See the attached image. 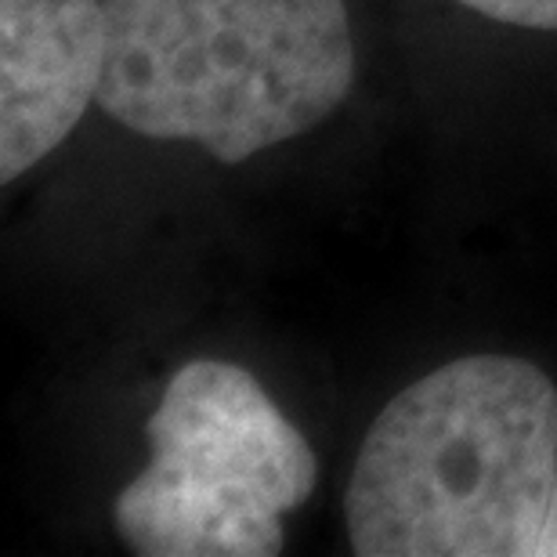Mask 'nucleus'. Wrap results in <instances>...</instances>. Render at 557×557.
<instances>
[{
  "instance_id": "obj_1",
  "label": "nucleus",
  "mask_w": 557,
  "mask_h": 557,
  "mask_svg": "<svg viewBox=\"0 0 557 557\" xmlns=\"http://www.w3.org/2000/svg\"><path fill=\"white\" fill-rule=\"evenodd\" d=\"M554 485V381L525 359L471 355L370 423L344 521L359 557H536Z\"/></svg>"
},
{
  "instance_id": "obj_2",
  "label": "nucleus",
  "mask_w": 557,
  "mask_h": 557,
  "mask_svg": "<svg viewBox=\"0 0 557 557\" xmlns=\"http://www.w3.org/2000/svg\"><path fill=\"white\" fill-rule=\"evenodd\" d=\"M98 106L160 141L243 163L308 135L355 84L344 0H102Z\"/></svg>"
},
{
  "instance_id": "obj_5",
  "label": "nucleus",
  "mask_w": 557,
  "mask_h": 557,
  "mask_svg": "<svg viewBox=\"0 0 557 557\" xmlns=\"http://www.w3.org/2000/svg\"><path fill=\"white\" fill-rule=\"evenodd\" d=\"M456 4L507 26L557 33V0H456Z\"/></svg>"
},
{
  "instance_id": "obj_6",
  "label": "nucleus",
  "mask_w": 557,
  "mask_h": 557,
  "mask_svg": "<svg viewBox=\"0 0 557 557\" xmlns=\"http://www.w3.org/2000/svg\"><path fill=\"white\" fill-rule=\"evenodd\" d=\"M536 557H557V485H554V496H550L547 521H543L540 543H536Z\"/></svg>"
},
{
  "instance_id": "obj_3",
  "label": "nucleus",
  "mask_w": 557,
  "mask_h": 557,
  "mask_svg": "<svg viewBox=\"0 0 557 557\" xmlns=\"http://www.w3.org/2000/svg\"><path fill=\"white\" fill-rule=\"evenodd\" d=\"M149 467L116 496V532L141 557H272L283 515L315 493L319 460L243 366H182L145 423Z\"/></svg>"
},
{
  "instance_id": "obj_4",
  "label": "nucleus",
  "mask_w": 557,
  "mask_h": 557,
  "mask_svg": "<svg viewBox=\"0 0 557 557\" xmlns=\"http://www.w3.org/2000/svg\"><path fill=\"white\" fill-rule=\"evenodd\" d=\"M109 59L102 0H0V182H15L81 124Z\"/></svg>"
}]
</instances>
